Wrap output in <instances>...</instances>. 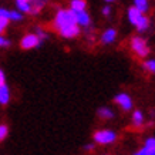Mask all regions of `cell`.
Instances as JSON below:
<instances>
[{
    "label": "cell",
    "mask_w": 155,
    "mask_h": 155,
    "mask_svg": "<svg viewBox=\"0 0 155 155\" xmlns=\"http://www.w3.org/2000/svg\"><path fill=\"white\" fill-rule=\"evenodd\" d=\"M115 36H117V31H115L114 28H108V30L104 31L103 36H101V40L108 44V43H113L114 40H115Z\"/></svg>",
    "instance_id": "8fae6325"
},
{
    "label": "cell",
    "mask_w": 155,
    "mask_h": 155,
    "mask_svg": "<svg viewBox=\"0 0 155 155\" xmlns=\"http://www.w3.org/2000/svg\"><path fill=\"white\" fill-rule=\"evenodd\" d=\"M98 115L101 118H104V120H110V118L114 117V113L110 110V108L104 107V108H100V110H98Z\"/></svg>",
    "instance_id": "9a60e30c"
},
{
    "label": "cell",
    "mask_w": 155,
    "mask_h": 155,
    "mask_svg": "<svg viewBox=\"0 0 155 155\" xmlns=\"http://www.w3.org/2000/svg\"><path fill=\"white\" fill-rule=\"evenodd\" d=\"M134 155H140V154H138V152H137V154H134Z\"/></svg>",
    "instance_id": "4316f807"
},
{
    "label": "cell",
    "mask_w": 155,
    "mask_h": 155,
    "mask_svg": "<svg viewBox=\"0 0 155 155\" xmlns=\"http://www.w3.org/2000/svg\"><path fill=\"white\" fill-rule=\"evenodd\" d=\"M36 36H37V37L40 38V40H41V38H46V33H44V31H43V30H41L40 27L37 28V34H36Z\"/></svg>",
    "instance_id": "7402d4cb"
},
{
    "label": "cell",
    "mask_w": 155,
    "mask_h": 155,
    "mask_svg": "<svg viewBox=\"0 0 155 155\" xmlns=\"http://www.w3.org/2000/svg\"><path fill=\"white\" fill-rule=\"evenodd\" d=\"M54 27L60 31V34L66 38H71L78 36L80 28L75 21L74 12L71 10H58L54 19Z\"/></svg>",
    "instance_id": "6da1fadb"
},
{
    "label": "cell",
    "mask_w": 155,
    "mask_h": 155,
    "mask_svg": "<svg viewBox=\"0 0 155 155\" xmlns=\"http://www.w3.org/2000/svg\"><path fill=\"white\" fill-rule=\"evenodd\" d=\"M71 12H83L85 10V0H71Z\"/></svg>",
    "instance_id": "7c38bea8"
},
{
    "label": "cell",
    "mask_w": 155,
    "mask_h": 155,
    "mask_svg": "<svg viewBox=\"0 0 155 155\" xmlns=\"http://www.w3.org/2000/svg\"><path fill=\"white\" fill-rule=\"evenodd\" d=\"M46 2H47V0H34L33 7H31V12H30V13H37V12H40V9L46 5Z\"/></svg>",
    "instance_id": "2e32d148"
},
{
    "label": "cell",
    "mask_w": 155,
    "mask_h": 155,
    "mask_svg": "<svg viewBox=\"0 0 155 155\" xmlns=\"http://www.w3.org/2000/svg\"><path fill=\"white\" fill-rule=\"evenodd\" d=\"M115 103L120 105V107L124 110V111H128V110H131L132 108V100L131 97L128 94H118L117 97H115Z\"/></svg>",
    "instance_id": "8992f818"
},
{
    "label": "cell",
    "mask_w": 155,
    "mask_h": 155,
    "mask_svg": "<svg viewBox=\"0 0 155 155\" xmlns=\"http://www.w3.org/2000/svg\"><path fill=\"white\" fill-rule=\"evenodd\" d=\"M131 47H132V50H134V53L138 54L140 57H147L148 53H150V48L147 46V41L141 37H132Z\"/></svg>",
    "instance_id": "277c9868"
},
{
    "label": "cell",
    "mask_w": 155,
    "mask_h": 155,
    "mask_svg": "<svg viewBox=\"0 0 155 155\" xmlns=\"http://www.w3.org/2000/svg\"><path fill=\"white\" fill-rule=\"evenodd\" d=\"M40 43H41V40H40L36 34H26V36L21 38L20 46H21V48H24V50H30V48L37 47Z\"/></svg>",
    "instance_id": "5b68a950"
},
{
    "label": "cell",
    "mask_w": 155,
    "mask_h": 155,
    "mask_svg": "<svg viewBox=\"0 0 155 155\" xmlns=\"http://www.w3.org/2000/svg\"><path fill=\"white\" fill-rule=\"evenodd\" d=\"M9 20H21V13L16 12V10H13V12L9 10Z\"/></svg>",
    "instance_id": "ac0fdd59"
},
{
    "label": "cell",
    "mask_w": 155,
    "mask_h": 155,
    "mask_svg": "<svg viewBox=\"0 0 155 155\" xmlns=\"http://www.w3.org/2000/svg\"><path fill=\"white\" fill-rule=\"evenodd\" d=\"M134 9L144 14L148 10V0H134Z\"/></svg>",
    "instance_id": "4fadbf2b"
},
{
    "label": "cell",
    "mask_w": 155,
    "mask_h": 155,
    "mask_svg": "<svg viewBox=\"0 0 155 155\" xmlns=\"http://www.w3.org/2000/svg\"><path fill=\"white\" fill-rule=\"evenodd\" d=\"M10 101V90L7 85H2L0 87V104H7Z\"/></svg>",
    "instance_id": "30bf717a"
},
{
    "label": "cell",
    "mask_w": 155,
    "mask_h": 155,
    "mask_svg": "<svg viewBox=\"0 0 155 155\" xmlns=\"http://www.w3.org/2000/svg\"><path fill=\"white\" fill-rule=\"evenodd\" d=\"M7 24H9V20L0 16V33H2V31H3L6 27H7Z\"/></svg>",
    "instance_id": "ffe728a7"
},
{
    "label": "cell",
    "mask_w": 155,
    "mask_h": 155,
    "mask_svg": "<svg viewBox=\"0 0 155 155\" xmlns=\"http://www.w3.org/2000/svg\"><path fill=\"white\" fill-rule=\"evenodd\" d=\"M132 124L135 127H141L142 124H144V115H142L141 111H135L134 113V115H132Z\"/></svg>",
    "instance_id": "5bb4252c"
},
{
    "label": "cell",
    "mask_w": 155,
    "mask_h": 155,
    "mask_svg": "<svg viewBox=\"0 0 155 155\" xmlns=\"http://www.w3.org/2000/svg\"><path fill=\"white\" fill-rule=\"evenodd\" d=\"M74 16H75V21L78 26H88L90 24V14L83 10V12H74Z\"/></svg>",
    "instance_id": "ba28073f"
},
{
    "label": "cell",
    "mask_w": 155,
    "mask_h": 155,
    "mask_svg": "<svg viewBox=\"0 0 155 155\" xmlns=\"http://www.w3.org/2000/svg\"><path fill=\"white\" fill-rule=\"evenodd\" d=\"M33 2L34 0H16V5H17V9L20 12H27L30 13L31 12V7H33Z\"/></svg>",
    "instance_id": "9c48e42d"
},
{
    "label": "cell",
    "mask_w": 155,
    "mask_h": 155,
    "mask_svg": "<svg viewBox=\"0 0 155 155\" xmlns=\"http://www.w3.org/2000/svg\"><path fill=\"white\" fill-rule=\"evenodd\" d=\"M9 44H10V41L7 38L3 37V36H0V47H7Z\"/></svg>",
    "instance_id": "44dd1931"
},
{
    "label": "cell",
    "mask_w": 155,
    "mask_h": 155,
    "mask_svg": "<svg viewBox=\"0 0 155 155\" xmlns=\"http://www.w3.org/2000/svg\"><path fill=\"white\" fill-rule=\"evenodd\" d=\"M110 13H111V9H110L108 6H105V7L103 9V14L105 16V17H107V16H110Z\"/></svg>",
    "instance_id": "cb8c5ba5"
},
{
    "label": "cell",
    "mask_w": 155,
    "mask_h": 155,
    "mask_svg": "<svg viewBox=\"0 0 155 155\" xmlns=\"http://www.w3.org/2000/svg\"><path fill=\"white\" fill-rule=\"evenodd\" d=\"M140 155H155V138H148L141 150L138 151Z\"/></svg>",
    "instance_id": "52a82bcc"
},
{
    "label": "cell",
    "mask_w": 155,
    "mask_h": 155,
    "mask_svg": "<svg viewBox=\"0 0 155 155\" xmlns=\"http://www.w3.org/2000/svg\"><path fill=\"white\" fill-rule=\"evenodd\" d=\"M7 134H9V128L2 124V125H0V141H3L6 137H7Z\"/></svg>",
    "instance_id": "d6986e66"
},
{
    "label": "cell",
    "mask_w": 155,
    "mask_h": 155,
    "mask_svg": "<svg viewBox=\"0 0 155 155\" xmlns=\"http://www.w3.org/2000/svg\"><path fill=\"white\" fill-rule=\"evenodd\" d=\"M93 148H94V145H91V144H90V145H85V150H93Z\"/></svg>",
    "instance_id": "d4e9b609"
},
{
    "label": "cell",
    "mask_w": 155,
    "mask_h": 155,
    "mask_svg": "<svg viewBox=\"0 0 155 155\" xmlns=\"http://www.w3.org/2000/svg\"><path fill=\"white\" fill-rule=\"evenodd\" d=\"M144 67H145L148 71H151V73H154L155 74V60H148L144 63Z\"/></svg>",
    "instance_id": "e0dca14e"
},
{
    "label": "cell",
    "mask_w": 155,
    "mask_h": 155,
    "mask_svg": "<svg viewBox=\"0 0 155 155\" xmlns=\"http://www.w3.org/2000/svg\"><path fill=\"white\" fill-rule=\"evenodd\" d=\"M115 140H117V134L114 131H110V130H101V131H97L94 134V141L97 144H101V145L111 144Z\"/></svg>",
    "instance_id": "3957f363"
},
{
    "label": "cell",
    "mask_w": 155,
    "mask_h": 155,
    "mask_svg": "<svg viewBox=\"0 0 155 155\" xmlns=\"http://www.w3.org/2000/svg\"><path fill=\"white\" fill-rule=\"evenodd\" d=\"M6 84V77H5V73L0 70V87L2 85H5Z\"/></svg>",
    "instance_id": "603a6c76"
},
{
    "label": "cell",
    "mask_w": 155,
    "mask_h": 155,
    "mask_svg": "<svg viewBox=\"0 0 155 155\" xmlns=\"http://www.w3.org/2000/svg\"><path fill=\"white\" fill-rule=\"evenodd\" d=\"M105 2H114V0H105Z\"/></svg>",
    "instance_id": "484cf974"
},
{
    "label": "cell",
    "mask_w": 155,
    "mask_h": 155,
    "mask_svg": "<svg viewBox=\"0 0 155 155\" xmlns=\"http://www.w3.org/2000/svg\"><path fill=\"white\" fill-rule=\"evenodd\" d=\"M128 19H130L131 24H134L140 31H145L147 28H148V26H150V20L147 19L141 12H138L134 7H131V9L128 10Z\"/></svg>",
    "instance_id": "7a4b0ae2"
}]
</instances>
